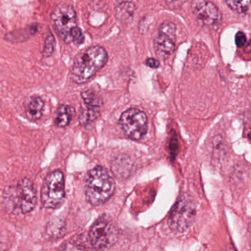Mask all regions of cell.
I'll use <instances>...</instances> for the list:
<instances>
[{"instance_id":"cell-1","label":"cell","mask_w":251,"mask_h":251,"mask_svg":"<svg viewBox=\"0 0 251 251\" xmlns=\"http://www.w3.org/2000/svg\"><path fill=\"white\" fill-rule=\"evenodd\" d=\"M108 59V53L102 47H90L75 58L70 70V78L77 84L86 83L105 67Z\"/></svg>"},{"instance_id":"cell-2","label":"cell","mask_w":251,"mask_h":251,"mask_svg":"<svg viewBox=\"0 0 251 251\" xmlns=\"http://www.w3.org/2000/svg\"><path fill=\"white\" fill-rule=\"evenodd\" d=\"M84 189L88 202L92 205H102L114 195L115 182L106 169L97 166L86 174Z\"/></svg>"},{"instance_id":"cell-3","label":"cell","mask_w":251,"mask_h":251,"mask_svg":"<svg viewBox=\"0 0 251 251\" xmlns=\"http://www.w3.org/2000/svg\"><path fill=\"white\" fill-rule=\"evenodd\" d=\"M197 208L193 199L184 195L179 198L168 219V226L176 233H184L195 222Z\"/></svg>"},{"instance_id":"cell-4","label":"cell","mask_w":251,"mask_h":251,"mask_svg":"<svg viewBox=\"0 0 251 251\" xmlns=\"http://www.w3.org/2000/svg\"><path fill=\"white\" fill-rule=\"evenodd\" d=\"M65 180L61 170H55L45 177L42 189L41 200L46 208H58L65 200Z\"/></svg>"},{"instance_id":"cell-5","label":"cell","mask_w":251,"mask_h":251,"mask_svg":"<svg viewBox=\"0 0 251 251\" xmlns=\"http://www.w3.org/2000/svg\"><path fill=\"white\" fill-rule=\"evenodd\" d=\"M9 196L14 211L27 214L33 211L37 203L36 190L33 182L28 178H23L15 187L10 189Z\"/></svg>"},{"instance_id":"cell-6","label":"cell","mask_w":251,"mask_h":251,"mask_svg":"<svg viewBox=\"0 0 251 251\" xmlns=\"http://www.w3.org/2000/svg\"><path fill=\"white\" fill-rule=\"evenodd\" d=\"M118 240V232L112 222L105 217H100L89 231V242L93 249H108Z\"/></svg>"},{"instance_id":"cell-7","label":"cell","mask_w":251,"mask_h":251,"mask_svg":"<svg viewBox=\"0 0 251 251\" xmlns=\"http://www.w3.org/2000/svg\"><path fill=\"white\" fill-rule=\"evenodd\" d=\"M51 20L60 39L64 43L71 44L72 31L77 26V14L75 8L67 4H60L52 11Z\"/></svg>"},{"instance_id":"cell-8","label":"cell","mask_w":251,"mask_h":251,"mask_svg":"<svg viewBox=\"0 0 251 251\" xmlns=\"http://www.w3.org/2000/svg\"><path fill=\"white\" fill-rule=\"evenodd\" d=\"M120 125L127 138L132 140H140L148 132V117L139 108H129L122 114Z\"/></svg>"},{"instance_id":"cell-9","label":"cell","mask_w":251,"mask_h":251,"mask_svg":"<svg viewBox=\"0 0 251 251\" xmlns=\"http://www.w3.org/2000/svg\"><path fill=\"white\" fill-rule=\"evenodd\" d=\"M176 42V25L171 22H164L160 26L154 39V48L158 58L162 60L168 58L174 52Z\"/></svg>"},{"instance_id":"cell-10","label":"cell","mask_w":251,"mask_h":251,"mask_svg":"<svg viewBox=\"0 0 251 251\" xmlns=\"http://www.w3.org/2000/svg\"><path fill=\"white\" fill-rule=\"evenodd\" d=\"M192 10L195 19L201 25H216L221 21L222 16L218 8L207 0H193Z\"/></svg>"},{"instance_id":"cell-11","label":"cell","mask_w":251,"mask_h":251,"mask_svg":"<svg viewBox=\"0 0 251 251\" xmlns=\"http://www.w3.org/2000/svg\"><path fill=\"white\" fill-rule=\"evenodd\" d=\"M45 102L40 97H33L25 105L26 117L30 121H36L42 117Z\"/></svg>"},{"instance_id":"cell-12","label":"cell","mask_w":251,"mask_h":251,"mask_svg":"<svg viewBox=\"0 0 251 251\" xmlns=\"http://www.w3.org/2000/svg\"><path fill=\"white\" fill-rule=\"evenodd\" d=\"M81 96L86 106L85 108L91 111H100L102 105V100L95 91L92 89L83 91Z\"/></svg>"},{"instance_id":"cell-13","label":"cell","mask_w":251,"mask_h":251,"mask_svg":"<svg viewBox=\"0 0 251 251\" xmlns=\"http://www.w3.org/2000/svg\"><path fill=\"white\" fill-rule=\"evenodd\" d=\"M75 108L71 105H62L57 110L55 125L59 127H66L70 125L75 114Z\"/></svg>"},{"instance_id":"cell-14","label":"cell","mask_w":251,"mask_h":251,"mask_svg":"<svg viewBox=\"0 0 251 251\" xmlns=\"http://www.w3.org/2000/svg\"><path fill=\"white\" fill-rule=\"evenodd\" d=\"M135 9V5L132 2H123L117 6L116 15L118 20L126 21L133 17Z\"/></svg>"},{"instance_id":"cell-15","label":"cell","mask_w":251,"mask_h":251,"mask_svg":"<svg viewBox=\"0 0 251 251\" xmlns=\"http://www.w3.org/2000/svg\"><path fill=\"white\" fill-rule=\"evenodd\" d=\"M225 1L229 8L239 14L247 12L251 5V0H225Z\"/></svg>"},{"instance_id":"cell-16","label":"cell","mask_w":251,"mask_h":251,"mask_svg":"<svg viewBox=\"0 0 251 251\" xmlns=\"http://www.w3.org/2000/svg\"><path fill=\"white\" fill-rule=\"evenodd\" d=\"M55 46V39L52 33H50L47 36L45 40V47H44L43 53L45 56L49 57L53 52Z\"/></svg>"},{"instance_id":"cell-17","label":"cell","mask_w":251,"mask_h":251,"mask_svg":"<svg viewBox=\"0 0 251 251\" xmlns=\"http://www.w3.org/2000/svg\"><path fill=\"white\" fill-rule=\"evenodd\" d=\"M72 43L75 45H80L84 42L85 36L81 29L77 26L72 31Z\"/></svg>"},{"instance_id":"cell-18","label":"cell","mask_w":251,"mask_h":251,"mask_svg":"<svg viewBox=\"0 0 251 251\" xmlns=\"http://www.w3.org/2000/svg\"><path fill=\"white\" fill-rule=\"evenodd\" d=\"M235 42L238 48H243L247 43V38L243 32H238L235 37Z\"/></svg>"},{"instance_id":"cell-19","label":"cell","mask_w":251,"mask_h":251,"mask_svg":"<svg viewBox=\"0 0 251 251\" xmlns=\"http://www.w3.org/2000/svg\"><path fill=\"white\" fill-rule=\"evenodd\" d=\"M187 0H165L166 4L169 8L177 9L183 5Z\"/></svg>"},{"instance_id":"cell-20","label":"cell","mask_w":251,"mask_h":251,"mask_svg":"<svg viewBox=\"0 0 251 251\" xmlns=\"http://www.w3.org/2000/svg\"><path fill=\"white\" fill-rule=\"evenodd\" d=\"M145 64L148 67H151L152 69H157L159 67L160 62L158 60L153 58H148L145 61Z\"/></svg>"},{"instance_id":"cell-21","label":"cell","mask_w":251,"mask_h":251,"mask_svg":"<svg viewBox=\"0 0 251 251\" xmlns=\"http://www.w3.org/2000/svg\"><path fill=\"white\" fill-rule=\"evenodd\" d=\"M245 52H251V40L248 42V45H247L246 48H245Z\"/></svg>"},{"instance_id":"cell-22","label":"cell","mask_w":251,"mask_h":251,"mask_svg":"<svg viewBox=\"0 0 251 251\" xmlns=\"http://www.w3.org/2000/svg\"><path fill=\"white\" fill-rule=\"evenodd\" d=\"M248 139H251V130H250L249 133H248Z\"/></svg>"}]
</instances>
